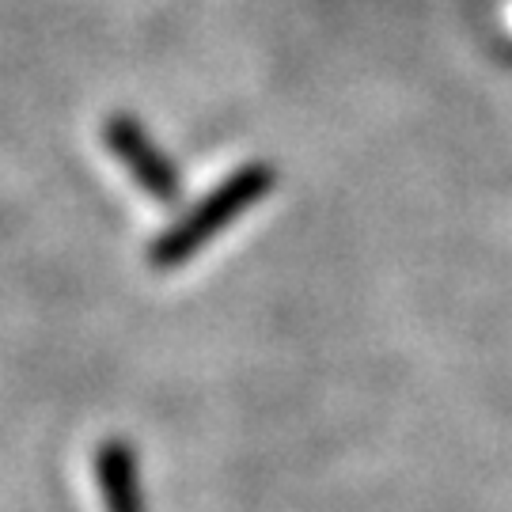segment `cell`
Wrapping results in <instances>:
<instances>
[{"mask_svg": "<svg viewBox=\"0 0 512 512\" xmlns=\"http://www.w3.org/2000/svg\"><path fill=\"white\" fill-rule=\"evenodd\" d=\"M270 186H274V171H270V167L251 164V167H243V171H236L228 183H220L217 190H209L205 202L186 220H179V224L156 243L152 262L164 266V270L186 262L194 251H202L217 232H224L243 209H251V205L262 202V198L270 194Z\"/></svg>", "mask_w": 512, "mask_h": 512, "instance_id": "6da1fadb", "label": "cell"}, {"mask_svg": "<svg viewBox=\"0 0 512 512\" xmlns=\"http://www.w3.org/2000/svg\"><path fill=\"white\" fill-rule=\"evenodd\" d=\"M107 145H110V152L129 167V175L145 186L148 194H156V198H171V194H175V175H171V167L160 160V152L148 145L145 133L133 126L129 118H114V122H110Z\"/></svg>", "mask_w": 512, "mask_h": 512, "instance_id": "7a4b0ae2", "label": "cell"}, {"mask_svg": "<svg viewBox=\"0 0 512 512\" xmlns=\"http://www.w3.org/2000/svg\"><path fill=\"white\" fill-rule=\"evenodd\" d=\"M505 27H509V31H512V0H509V4H505Z\"/></svg>", "mask_w": 512, "mask_h": 512, "instance_id": "3957f363", "label": "cell"}]
</instances>
